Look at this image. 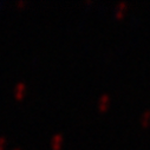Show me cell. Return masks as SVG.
I'll use <instances>...</instances> for the list:
<instances>
[{
	"instance_id": "6da1fadb",
	"label": "cell",
	"mask_w": 150,
	"mask_h": 150,
	"mask_svg": "<svg viewBox=\"0 0 150 150\" xmlns=\"http://www.w3.org/2000/svg\"><path fill=\"white\" fill-rule=\"evenodd\" d=\"M63 142H64L63 136H62L60 134H57V135H54V136L51 138V146H52L54 150H58V149H60Z\"/></svg>"
},
{
	"instance_id": "7a4b0ae2",
	"label": "cell",
	"mask_w": 150,
	"mask_h": 150,
	"mask_svg": "<svg viewBox=\"0 0 150 150\" xmlns=\"http://www.w3.org/2000/svg\"><path fill=\"white\" fill-rule=\"evenodd\" d=\"M25 90H26V85L25 83H18L17 86L14 88V96L17 98H21L25 93Z\"/></svg>"
},
{
	"instance_id": "3957f363",
	"label": "cell",
	"mask_w": 150,
	"mask_h": 150,
	"mask_svg": "<svg viewBox=\"0 0 150 150\" xmlns=\"http://www.w3.org/2000/svg\"><path fill=\"white\" fill-rule=\"evenodd\" d=\"M109 103H110V97H109V95H103L99 99H98V108L99 109H105V108H108V105H109Z\"/></svg>"
},
{
	"instance_id": "277c9868",
	"label": "cell",
	"mask_w": 150,
	"mask_h": 150,
	"mask_svg": "<svg viewBox=\"0 0 150 150\" xmlns=\"http://www.w3.org/2000/svg\"><path fill=\"white\" fill-rule=\"evenodd\" d=\"M150 121V110H145L143 114H142V117H141V123L143 125H146Z\"/></svg>"
},
{
	"instance_id": "5b68a950",
	"label": "cell",
	"mask_w": 150,
	"mask_h": 150,
	"mask_svg": "<svg viewBox=\"0 0 150 150\" xmlns=\"http://www.w3.org/2000/svg\"><path fill=\"white\" fill-rule=\"evenodd\" d=\"M125 8H127V3H124V1L120 3V4L117 5V7H116V16L120 17V16L125 11Z\"/></svg>"
},
{
	"instance_id": "8992f818",
	"label": "cell",
	"mask_w": 150,
	"mask_h": 150,
	"mask_svg": "<svg viewBox=\"0 0 150 150\" xmlns=\"http://www.w3.org/2000/svg\"><path fill=\"white\" fill-rule=\"evenodd\" d=\"M6 142H7V139H6V137H0V150H4L5 149V146H6Z\"/></svg>"
},
{
	"instance_id": "52a82bcc",
	"label": "cell",
	"mask_w": 150,
	"mask_h": 150,
	"mask_svg": "<svg viewBox=\"0 0 150 150\" xmlns=\"http://www.w3.org/2000/svg\"><path fill=\"white\" fill-rule=\"evenodd\" d=\"M17 5H18V6H24V5H25V1H24V0H18Z\"/></svg>"
},
{
	"instance_id": "ba28073f",
	"label": "cell",
	"mask_w": 150,
	"mask_h": 150,
	"mask_svg": "<svg viewBox=\"0 0 150 150\" xmlns=\"http://www.w3.org/2000/svg\"><path fill=\"white\" fill-rule=\"evenodd\" d=\"M14 150H20V149H14Z\"/></svg>"
}]
</instances>
